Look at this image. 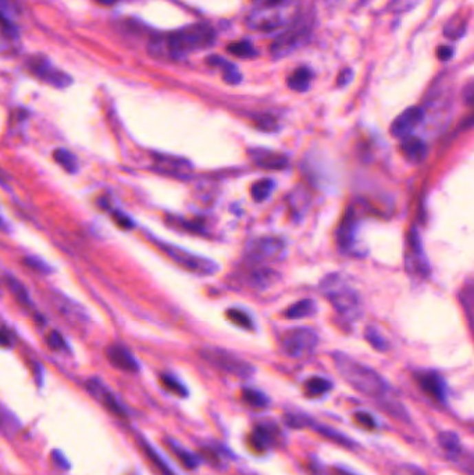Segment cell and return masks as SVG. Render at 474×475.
<instances>
[{"instance_id":"cell-39","label":"cell","mask_w":474,"mask_h":475,"mask_svg":"<svg viewBox=\"0 0 474 475\" xmlns=\"http://www.w3.org/2000/svg\"><path fill=\"white\" fill-rule=\"evenodd\" d=\"M228 50L235 54V56H241V57H252L256 54L253 46L246 42V41H242V42H235L233 45L228 46Z\"/></svg>"},{"instance_id":"cell-2","label":"cell","mask_w":474,"mask_h":475,"mask_svg":"<svg viewBox=\"0 0 474 475\" xmlns=\"http://www.w3.org/2000/svg\"><path fill=\"white\" fill-rule=\"evenodd\" d=\"M301 12V0H261L250 12L246 24L260 32L276 31L294 24Z\"/></svg>"},{"instance_id":"cell-24","label":"cell","mask_w":474,"mask_h":475,"mask_svg":"<svg viewBox=\"0 0 474 475\" xmlns=\"http://www.w3.org/2000/svg\"><path fill=\"white\" fill-rule=\"evenodd\" d=\"M317 311V306L313 300L310 299H303L295 305H292L287 311H286V317L291 318V320H297V318H305V317H310Z\"/></svg>"},{"instance_id":"cell-13","label":"cell","mask_w":474,"mask_h":475,"mask_svg":"<svg viewBox=\"0 0 474 475\" xmlns=\"http://www.w3.org/2000/svg\"><path fill=\"white\" fill-rule=\"evenodd\" d=\"M87 389L111 415H114L118 419H127V409L118 401L116 395L103 384V381H100L99 378H89L87 381Z\"/></svg>"},{"instance_id":"cell-23","label":"cell","mask_w":474,"mask_h":475,"mask_svg":"<svg viewBox=\"0 0 474 475\" xmlns=\"http://www.w3.org/2000/svg\"><path fill=\"white\" fill-rule=\"evenodd\" d=\"M279 276L274 273L273 269H255L252 276L249 277V285L252 288H259V289H266L267 287L273 285Z\"/></svg>"},{"instance_id":"cell-9","label":"cell","mask_w":474,"mask_h":475,"mask_svg":"<svg viewBox=\"0 0 474 475\" xmlns=\"http://www.w3.org/2000/svg\"><path fill=\"white\" fill-rule=\"evenodd\" d=\"M309 28L308 24L297 20L294 24H291L281 36L277 38V41L273 43L272 52L274 57H284L288 56L291 52H294L299 45L305 42L308 38Z\"/></svg>"},{"instance_id":"cell-29","label":"cell","mask_w":474,"mask_h":475,"mask_svg":"<svg viewBox=\"0 0 474 475\" xmlns=\"http://www.w3.org/2000/svg\"><path fill=\"white\" fill-rule=\"evenodd\" d=\"M276 184L272 178H263L256 181L250 188V195L256 201H263L270 197Z\"/></svg>"},{"instance_id":"cell-54","label":"cell","mask_w":474,"mask_h":475,"mask_svg":"<svg viewBox=\"0 0 474 475\" xmlns=\"http://www.w3.org/2000/svg\"><path fill=\"white\" fill-rule=\"evenodd\" d=\"M0 225H2V220H0Z\"/></svg>"},{"instance_id":"cell-15","label":"cell","mask_w":474,"mask_h":475,"mask_svg":"<svg viewBox=\"0 0 474 475\" xmlns=\"http://www.w3.org/2000/svg\"><path fill=\"white\" fill-rule=\"evenodd\" d=\"M420 389L437 401H445L446 399V384L444 378L434 371H422L415 375Z\"/></svg>"},{"instance_id":"cell-19","label":"cell","mask_w":474,"mask_h":475,"mask_svg":"<svg viewBox=\"0 0 474 475\" xmlns=\"http://www.w3.org/2000/svg\"><path fill=\"white\" fill-rule=\"evenodd\" d=\"M400 152L409 162L422 163L429 155V148L424 144V141L411 135V137H406L402 140Z\"/></svg>"},{"instance_id":"cell-47","label":"cell","mask_w":474,"mask_h":475,"mask_svg":"<svg viewBox=\"0 0 474 475\" xmlns=\"http://www.w3.org/2000/svg\"><path fill=\"white\" fill-rule=\"evenodd\" d=\"M259 126H260L261 129H264V131H273V129L276 128V120L272 118V117L264 115V117L260 120Z\"/></svg>"},{"instance_id":"cell-4","label":"cell","mask_w":474,"mask_h":475,"mask_svg":"<svg viewBox=\"0 0 474 475\" xmlns=\"http://www.w3.org/2000/svg\"><path fill=\"white\" fill-rule=\"evenodd\" d=\"M324 296L331 302L334 309L344 317L355 318L359 313V298L355 291L336 274L328 276L323 284Z\"/></svg>"},{"instance_id":"cell-51","label":"cell","mask_w":474,"mask_h":475,"mask_svg":"<svg viewBox=\"0 0 474 475\" xmlns=\"http://www.w3.org/2000/svg\"><path fill=\"white\" fill-rule=\"evenodd\" d=\"M96 2H99L103 6H113L118 2V0H96Z\"/></svg>"},{"instance_id":"cell-46","label":"cell","mask_w":474,"mask_h":475,"mask_svg":"<svg viewBox=\"0 0 474 475\" xmlns=\"http://www.w3.org/2000/svg\"><path fill=\"white\" fill-rule=\"evenodd\" d=\"M52 459H53V461H54V464L58 467V468H61V470H69L70 468V463H69V460H67L60 452H53L52 453Z\"/></svg>"},{"instance_id":"cell-30","label":"cell","mask_w":474,"mask_h":475,"mask_svg":"<svg viewBox=\"0 0 474 475\" xmlns=\"http://www.w3.org/2000/svg\"><path fill=\"white\" fill-rule=\"evenodd\" d=\"M6 283H8V287L9 289L12 291V294L14 295V298L17 299V302H20L23 306L25 307H31L32 306V302H31V298L28 295V291L27 288L16 278V277H12L9 276L6 278Z\"/></svg>"},{"instance_id":"cell-16","label":"cell","mask_w":474,"mask_h":475,"mask_svg":"<svg viewBox=\"0 0 474 475\" xmlns=\"http://www.w3.org/2000/svg\"><path fill=\"white\" fill-rule=\"evenodd\" d=\"M107 360L111 366L121 371L127 373H137L140 370V363L135 359V356L122 345L113 344L106 351Z\"/></svg>"},{"instance_id":"cell-1","label":"cell","mask_w":474,"mask_h":475,"mask_svg":"<svg viewBox=\"0 0 474 475\" xmlns=\"http://www.w3.org/2000/svg\"><path fill=\"white\" fill-rule=\"evenodd\" d=\"M332 360L338 374L362 395L371 399H383L387 396L388 384L376 370L340 352L332 355Z\"/></svg>"},{"instance_id":"cell-40","label":"cell","mask_w":474,"mask_h":475,"mask_svg":"<svg viewBox=\"0 0 474 475\" xmlns=\"http://www.w3.org/2000/svg\"><path fill=\"white\" fill-rule=\"evenodd\" d=\"M19 427V420L10 415L8 410L0 407V430L14 431Z\"/></svg>"},{"instance_id":"cell-38","label":"cell","mask_w":474,"mask_h":475,"mask_svg":"<svg viewBox=\"0 0 474 475\" xmlns=\"http://www.w3.org/2000/svg\"><path fill=\"white\" fill-rule=\"evenodd\" d=\"M46 344L52 351H57V352H67L69 351V345L64 341V338L60 332L57 331H52L47 338H46Z\"/></svg>"},{"instance_id":"cell-31","label":"cell","mask_w":474,"mask_h":475,"mask_svg":"<svg viewBox=\"0 0 474 475\" xmlns=\"http://www.w3.org/2000/svg\"><path fill=\"white\" fill-rule=\"evenodd\" d=\"M242 399L245 403L253 407V409H266L270 404V399L257 389H244Z\"/></svg>"},{"instance_id":"cell-25","label":"cell","mask_w":474,"mask_h":475,"mask_svg":"<svg viewBox=\"0 0 474 475\" xmlns=\"http://www.w3.org/2000/svg\"><path fill=\"white\" fill-rule=\"evenodd\" d=\"M167 446L171 449V452L175 454V457L181 461V464L189 470H193L197 467L199 464V459L197 456L192 454L191 452H188L186 449H184L182 446H180L173 439H166Z\"/></svg>"},{"instance_id":"cell-50","label":"cell","mask_w":474,"mask_h":475,"mask_svg":"<svg viewBox=\"0 0 474 475\" xmlns=\"http://www.w3.org/2000/svg\"><path fill=\"white\" fill-rule=\"evenodd\" d=\"M438 57L441 60H449L452 57V49L448 46H441L438 49Z\"/></svg>"},{"instance_id":"cell-52","label":"cell","mask_w":474,"mask_h":475,"mask_svg":"<svg viewBox=\"0 0 474 475\" xmlns=\"http://www.w3.org/2000/svg\"><path fill=\"white\" fill-rule=\"evenodd\" d=\"M335 471H336V474H338V475H352V474L347 472L345 470H335Z\"/></svg>"},{"instance_id":"cell-35","label":"cell","mask_w":474,"mask_h":475,"mask_svg":"<svg viewBox=\"0 0 474 475\" xmlns=\"http://www.w3.org/2000/svg\"><path fill=\"white\" fill-rule=\"evenodd\" d=\"M316 430L319 431V434L324 435L325 438H328V439H331V441H334L336 443H340V445H343L345 448H354V442L348 437L340 434L338 431H334V430H331L328 427H323V426H319Z\"/></svg>"},{"instance_id":"cell-10","label":"cell","mask_w":474,"mask_h":475,"mask_svg":"<svg viewBox=\"0 0 474 475\" xmlns=\"http://www.w3.org/2000/svg\"><path fill=\"white\" fill-rule=\"evenodd\" d=\"M28 67L34 76L56 88H65L72 84L70 76H67L61 70L56 69V67L45 57H34L32 60H30Z\"/></svg>"},{"instance_id":"cell-28","label":"cell","mask_w":474,"mask_h":475,"mask_svg":"<svg viewBox=\"0 0 474 475\" xmlns=\"http://www.w3.org/2000/svg\"><path fill=\"white\" fill-rule=\"evenodd\" d=\"M332 388V384L321 377H312L305 382V393L309 397H317L327 393Z\"/></svg>"},{"instance_id":"cell-12","label":"cell","mask_w":474,"mask_h":475,"mask_svg":"<svg viewBox=\"0 0 474 475\" xmlns=\"http://www.w3.org/2000/svg\"><path fill=\"white\" fill-rule=\"evenodd\" d=\"M406 268L411 274L426 278L430 274V265L427 261V257L423 252L419 235L412 231L409 235V242H408V252H406Z\"/></svg>"},{"instance_id":"cell-43","label":"cell","mask_w":474,"mask_h":475,"mask_svg":"<svg viewBox=\"0 0 474 475\" xmlns=\"http://www.w3.org/2000/svg\"><path fill=\"white\" fill-rule=\"evenodd\" d=\"M310 419L306 416H301V415H287L286 416V424L291 428H306L310 426Z\"/></svg>"},{"instance_id":"cell-7","label":"cell","mask_w":474,"mask_h":475,"mask_svg":"<svg viewBox=\"0 0 474 475\" xmlns=\"http://www.w3.org/2000/svg\"><path fill=\"white\" fill-rule=\"evenodd\" d=\"M245 254L253 264L280 261L286 256V242L281 238L272 235L253 238L249 241Z\"/></svg>"},{"instance_id":"cell-8","label":"cell","mask_w":474,"mask_h":475,"mask_svg":"<svg viewBox=\"0 0 474 475\" xmlns=\"http://www.w3.org/2000/svg\"><path fill=\"white\" fill-rule=\"evenodd\" d=\"M319 344V336L309 328H295L287 331L281 338L284 353L292 359H302L312 355Z\"/></svg>"},{"instance_id":"cell-5","label":"cell","mask_w":474,"mask_h":475,"mask_svg":"<svg viewBox=\"0 0 474 475\" xmlns=\"http://www.w3.org/2000/svg\"><path fill=\"white\" fill-rule=\"evenodd\" d=\"M199 355L215 368L238 378H249L255 373L252 364L222 348H203L199 351Z\"/></svg>"},{"instance_id":"cell-26","label":"cell","mask_w":474,"mask_h":475,"mask_svg":"<svg viewBox=\"0 0 474 475\" xmlns=\"http://www.w3.org/2000/svg\"><path fill=\"white\" fill-rule=\"evenodd\" d=\"M140 445H141V448L144 449V452H145V454L148 456V459H149V460L152 461V464L160 471L162 475H175V474L173 472V470L167 465V463L162 459V456L149 445L148 441L140 439Z\"/></svg>"},{"instance_id":"cell-14","label":"cell","mask_w":474,"mask_h":475,"mask_svg":"<svg viewBox=\"0 0 474 475\" xmlns=\"http://www.w3.org/2000/svg\"><path fill=\"white\" fill-rule=\"evenodd\" d=\"M424 111L420 107H409L400 113L391 125V135L394 138L403 140L411 137L416 126L423 121Z\"/></svg>"},{"instance_id":"cell-44","label":"cell","mask_w":474,"mask_h":475,"mask_svg":"<svg viewBox=\"0 0 474 475\" xmlns=\"http://www.w3.org/2000/svg\"><path fill=\"white\" fill-rule=\"evenodd\" d=\"M355 421H356L360 427H363V428H366V430H373V428H376V421H374V419H373L369 413H366V412H358V413L355 415Z\"/></svg>"},{"instance_id":"cell-33","label":"cell","mask_w":474,"mask_h":475,"mask_svg":"<svg viewBox=\"0 0 474 475\" xmlns=\"http://www.w3.org/2000/svg\"><path fill=\"white\" fill-rule=\"evenodd\" d=\"M209 61H211L212 65L215 64V65H220L222 67V69H223V78L226 80V82H228V84H238L241 81L239 71L235 69V67L231 63H228V61H226V60H223L220 57L211 58Z\"/></svg>"},{"instance_id":"cell-3","label":"cell","mask_w":474,"mask_h":475,"mask_svg":"<svg viewBox=\"0 0 474 475\" xmlns=\"http://www.w3.org/2000/svg\"><path fill=\"white\" fill-rule=\"evenodd\" d=\"M215 38L216 34L211 25L199 23L169 35L166 39V46L170 54L178 57L211 47L215 42Z\"/></svg>"},{"instance_id":"cell-45","label":"cell","mask_w":474,"mask_h":475,"mask_svg":"<svg viewBox=\"0 0 474 475\" xmlns=\"http://www.w3.org/2000/svg\"><path fill=\"white\" fill-rule=\"evenodd\" d=\"M111 217L117 223V225L124 228V230H131L133 227V221L127 214H124V213H121L118 210H113Z\"/></svg>"},{"instance_id":"cell-41","label":"cell","mask_w":474,"mask_h":475,"mask_svg":"<svg viewBox=\"0 0 474 475\" xmlns=\"http://www.w3.org/2000/svg\"><path fill=\"white\" fill-rule=\"evenodd\" d=\"M23 261H24V264H25L27 267H30L31 269L38 271V273H43V274L50 273V267L47 265V263H45V261H43L42 258H39V257L28 256V257H25Z\"/></svg>"},{"instance_id":"cell-11","label":"cell","mask_w":474,"mask_h":475,"mask_svg":"<svg viewBox=\"0 0 474 475\" xmlns=\"http://www.w3.org/2000/svg\"><path fill=\"white\" fill-rule=\"evenodd\" d=\"M360 213L355 205H351L344 214V219L336 231V243L340 250L352 252L360 224Z\"/></svg>"},{"instance_id":"cell-53","label":"cell","mask_w":474,"mask_h":475,"mask_svg":"<svg viewBox=\"0 0 474 475\" xmlns=\"http://www.w3.org/2000/svg\"><path fill=\"white\" fill-rule=\"evenodd\" d=\"M0 184H5V178H3V174H2V171H0Z\"/></svg>"},{"instance_id":"cell-36","label":"cell","mask_w":474,"mask_h":475,"mask_svg":"<svg viewBox=\"0 0 474 475\" xmlns=\"http://www.w3.org/2000/svg\"><path fill=\"white\" fill-rule=\"evenodd\" d=\"M366 339H367V342L376 349V351H380V352H385L388 351L389 345L387 342V339L380 335V332L374 328H367L366 331Z\"/></svg>"},{"instance_id":"cell-17","label":"cell","mask_w":474,"mask_h":475,"mask_svg":"<svg viewBox=\"0 0 474 475\" xmlns=\"http://www.w3.org/2000/svg\"><path fill=\"white\" fill-rule=\"evenodd\" d=\"M277 428L274 426L268 424H259L253 428L249 435V446L256 453H264L268 449H272L276 443Z\"/></svg>"},{"instance_id":"cell-27","label":"cell","mask_w":474,"mask_h":475,"mask_svg":"<svg viewBox=\"0 0 474 475\" xmlns=\"http://www.w3.org/2000/svg\"><path fill=\"white\" fill-rule=\"evenodd\" d=\"M53 159L67 173H72L73 174V173H76L78 170V159L76 157V155H73L72 152L65 151L63 148L56 149L53 152Z\"/></svg>"},{"instance_id":"cell-48","label":"cell","mask_w":474,"mask_h":475,"mask_svg":"<svg viewBox=\"0 0 474 475\" xmlns=\"http://www.w3.org/2000/svg\"><path fill=\"white\" fill-rule=\"evenodd\" d=\"M0 346L2 348H10L12 346L10 333L2 328H0Z\"/></svg>"},{"instance_id":"cell-49","label":"cell","mask_w":474,"mask_h":475,"mask_svg":"<svg viewBox=\"0 0 474 475\" xmlns=\"http://www.w3.org/2000/svg\"><path fill=\"white\" fill-rule=\"evenodd\" d=\"M352 80V71L351 70H344L341 74H340V78H338V85L340 87H345L349 84V81Z\"/></svg>"},{"instance_id":"cell-6","label":"cell","mask_w":474,"mask_h":475,"mask_svg":"<svg viewBox=\"0 0 474 475\" xmlns=\"http://www.w3.org/2000/svg\"><path fill=\"white\" fill-rule=\"evenodd\" d=\"M155 242L160 247V250H163L170 258H173V261L180 264L182 268L191 271V273H196L200 276H213L217 273V269L220 268L217 263H215L206 257H202V256H197L195 253H191V252H188L180 246L166 243L162 241H155Z\"/></svg>"},{"instance_id":"cell-32","label":"cell","mask_w":474,"mask_h":475,"mask_svg":"<svg viewBox=\"0 0 474 475\" xmlns=\"http://www.w3.org/2000/svg\"><path fill=\"white\" fill-rule=\"evenodd\" d=\"M438 443L448 454H457L462 450L459 437L451 431L440 432L438 434Z\"/></svg>"},{"instance_id":"cell-37","label":"cell","mask_w":474,"mask_h":475,"mask_svg":"<svg viewBox=\"0 0 474 475\" xmlns=\"http://www.w3.org/2000/svg\"><path fill=\"white\" fill-rule=\"evenodd\" d=\"M227 317L228 320H231L235 325L241 327V328H245V329H252V320L250 317L242 311V310H238V309H230L227 311Z\"/></svg>"},{"instance_id":"cell-34","label":"cell","mask_w":474,"mask_h":475,"mask_svg":"<svg viewBox=\"0 0 474 475\" xmlns=\"http://www.w3.org/2000/svg\"><path fill=\"white\" fill-rule=\"evenodd\" d=\"M160 381H162V385L170 390L171 393L177 395V396H181V397H185L188 396V389L185 388L184 384H181L175 377L170 375V374H163L160 377Z\"/></svg>"},{"instance_id":"cell-42","label":"cell","mask_w":474,"mask_h":475,"mask_svg":"<svg viewBox=\"0 0 474 475\" xmlns=\"http://www.w3.org/2000/svg\"><path fill=\"white\" fill-rule=\"evenodd\" d=\"M391 475H427V474L418 465L400 464L392 470Z\"/></svg>"},{"instance_id":"cell-21","label":"cell","mask_w":474,"mask_h":475,"mask_svg":"<svg viewBox=\"0 0 474 475\" xmlns=\"http://www.w3.org/2000/svg\"><path fill=\"white\" fill-rule=\"evenodd\" d=\"M288 205L295 217H302L309 206V192L303 186L295 188L288 196Z\"/></svg>"},{"instance_id":"cell-22","label":"cell","mask_w":474,"mask_h":475,"mask_svg":"<svg viewBox=\"0 0 474 475\" xmlns=\"http://www.w3.org/2000/svg\"><path fill=\"white\" fill-rule=\"evenodd\" d=\"M312 80H313V73L309 69H306V67H301V69L295 70L290 76L288 87L297 92H305L309 89Z\"/></svg>"},{"instance_id":"cell-20","label":"cell","mask_w":474,"mask_h":475,"mask_svg":"<svg viewBox=\"0 0 474 475\" xmlns=\"http://www.w3.org/2000/svg\"><path fill=\"white\" fill-rule=\"evenodd\" d=\"M19 16L20 6L17 0H0V24H2L6 31L16 34Z\"/></svg>"},{"instance_id":"cell-18","label":"cell","mask_w":474,"mask_h":475,"mask_svg":"<svg viewBox=\"0 0 474 475\" xmlns=\"http://www.w3.org/2000/svg\"><path fill=\"white\" fill-rule=\"evenodd\" d=\"M250 160L261 168L266 170H284L288 167V159L277 152L267 149H249Z\"/></svg>"}]
</instances>
